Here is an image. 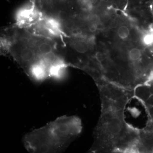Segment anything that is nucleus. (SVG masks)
I'll list each match as a JSON object with an SVG mask.
<instances>
[{
  "label": "nucleus",
  "instance_id": "9d476101",
  "mask_svg": "<svg viewBox=\"0 0 153 153\" xmlns=\"http://www.w3.org/2000/svg\"><path fill=\"white\" fill-rule=\"evenodd\" d=\"M130 34L129 30L126 26H121L117 30V34L121 39H124L128 37Z\"/></svg>",
  "mask_w": 153,
  "mask_h": 153
},
{
  "label": "nucleus",
  "instance_id": "39448f33",
  "mask_svg": "<svg viewBox=\"0 0 153 153\" xmlns=\"http://www.w3.org/2000/svg\"><path fill=\"white\" fill-rule=\"evenodd\" d=\"M134 96L144 105L148 121L153 123V81L137 87L134 89Z\"/></svg>",
  "mask_w": 153,
  "mask_h": 153
},
{
  "label": "nucleus",
  "instance_id": "0eeeda50",
  "mask_svg": "<svg viewBox=\"0 0 153 153\" xmlns=\"http://www.w3.org/2000/svg\"><path fill=\"white\" fill-rule=\"evenodd\" d=\"M68 66L63 57L58 55L49 68V78L57 81L63 80L66 77Z\"/></svg>",
  "mask_w": 153,
  "mask_h": 153
},
{
  "label": "nucleus",
  "instance_id": "7ed1b4c3",
  "mask_svg": "<svg viewBox=\"0 0 153 153\" xmlns=\"http://www.w3.org/2000/svg\"><path fill=\"white\" fill-rule=\"evenodd\" d=\"M10 50L15 60L25 71L40 58L35 47L30 43L16 40Z\"/></svg>",
  "mask_w": 153,
  "mask_h": 153
},
{
  "label": "nucleus",
  "instance_id": "9b49d317",
  "mask_svg": "<svg viewBox=\"0 0 153 153\" xmlns=\"http://www.w3.org/2000/svg\"><path fill=\"white\" fill-rule=\"evenodd\" d=\"M143 41L146 45H152L153 44V33L150 32L145 34L143 38Z\"/></svg>",
  "mask_w": 153,
  "mask_h": 153
},
{
  "label": "nucleus",
  "instance_id": "f257e3e1",
  "mask_svg": "<svg viewBox=\"0 0 153 153\" xmlns=\"http://www.w3.org/2000/svg\"><path fill=\"white\" fill-rule=\"evenodd\" d=\"M100 95L101 114L94 131L90 152H139V130L129 125L125 119L129 97L114 92Z\"/></svg>",
  "mask_w": 153,
  "mask_h": 153
},
{
  "label": "nucleus",
  "instance_id": "20e7f679",
  "mask_svg": "<svg viewBox=\"0 0 153 153\" xmlns=\"http://www.w3.org/2000/svg\"><path fill=\"white\" fill-rule=\"evenodd\" d=\"M43 17V14L34 4H30L19 9L15 16L17 25L28 27L36 24Z\"/></svg>",
  "mask_w": 153,
  "mask_h": 153
},
{
  "label": "nucleus",
  "instance_id": "423d86ee",
  "mask_svg": "<svg viewBox=\"0 0 153 153\" xmlns=\"http://www.w3.org/2000/svg\"><path fill=\"white\" fill-rule=\"evenodd\" d=\"M25 71L30 79L36 83H41L49 79V68L40 58L31 64Z\"/></svg>",
  "mask_w": 153,
  "mask_h": 153
},
{
  "label": "nucleus",
  "instance_id": "1a4fd4ad",
  "mask_svg": "<svg viewBox=\"0 0 153 153\" xmlns=\"http://www.w3.org/2000/svg\"><path fill=\"white\" fill-rule=\"evenodd\" d=\"M142 52L137 48L131 49L128 54V59L132 63H137L140 61L142 58Z\"/></svg>",
  "mask_w": 153,
  "mask_h": 153
},
{
  "label": "nucleus",
  "instance_id": "6e6552de",
  "mask_svg": "<svg viewBox=\"0 0 153 153\" xmlns=\"http://www.w3.org/2000/svg\"><path fill=\"white\" fill-rule=\"evenodd\" d=\"M71 45L74 50L77 53L84 54L87 53L89 50V43L85 39L76 38L71 41Z\"/></svg>",
  "mask_w": 153,
  "mask_h": 153
},
{
  "label": "nucleus",
  "instance_id": "f03ea898",
  "mask_svg": "<svg viewBox=\"0 0 153 153\" xmlns=\"http://www.w3.org/2000/svg\"><path fill=\"white\" fill-rule=\"evenodd\" d=\"M82 131V121L79 117L62 116L27 133L23 137V145L30 153H62Z\"/></svg>",
  "mask_w": 153,
  "mask_h": 153
}]
</instances>
